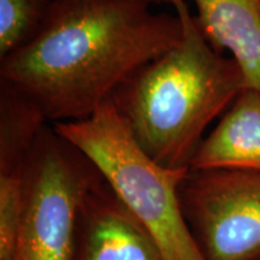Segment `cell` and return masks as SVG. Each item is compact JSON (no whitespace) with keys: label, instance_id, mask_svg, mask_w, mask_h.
<instances>
[{"label":"cell","instance_id":"1","mask_svg":"<svg viewBox=\"0 0 260 260\" xmlns=\"http://www.w3.org/2000/svg\"><path fill=\"white\" fill-rule=\"evenodd\" d=\"M180 16L136 0H52L34 38L0 59V82L51 123L86 119L182 39Z\"/></svg>","mask_w":260,"mask_h":260},{"label":"cell","instance_id":"8","mask_svg":"<svg viewBox=\"0 0 260 260\" xmlns=\"http://www.w3.org/2000/svg\"><path fill=\"white\" fill-rule=\"evenodd\" d=\"M234 169L260 174V92L245 88L195 153L190 170Z\"/></svg>","mask_w":260,"mask_h":260},{"label":"cell","instance_id":"5","mask_svg":"<svg viewBox=\"0 0 260 260\" xmlns=\"http://www.w3.org/2000/svg\"><path fill=\"white\" fill-rule=\"evenodd\" d=\"M180 201L204 260H260L259 172L189 170Z\"/></svg>","mask_w":260,"mask_h":260},{"label":"cell","instance_id":"7","mask_svg":"<svg viewBox=\"0 0 260 260\" xmlns=\"http://www.w3.org/2000/svg\"><path fill=\"white\" fill-rule=\"evenodd\" d=\"M195 22L214 50L228 52L246 88L260 92V0H193Z\"/></svg>","mask_w":260,"mask_h":260},{"label":"cell","instance_id":"4","mask_svg":"<svg viewBox=\"0 0 260 260\" xmlns=\"http://www.w3.org/2000/svg\"><path fill=\"white\" fill-rule=\"evenodd\" d=\"M102 178L76 146L45 125L24 165L23 207L9 260H73L81 207Z\"/></svg>","mask_w":260,"mask_h":260},{"label":"cell","instance_id":"10","mask_svg":"<svg viewBox=\"0 0 260 260\" xmlns=\"http://www.w3.org/2000/svg\"><path fill=\"white\" fill-rule=\"evenodd\" d=\"M24 165L0 168V260H9L17 236L23 207Z\"/></svg>","mask_w":260,"mask_h":260},{"label":"cell","instance_id":"6","mask_svg":"<svg viewBox=\"0 0 260 260\" xmlns=\"http://www.w3.org/2000/svg\"><path fill=\"white\" fill-rule=\"evenodd\" d=\"M73 260H168L161 246L102 178L81 207Z\"/></svg>","mask_w":260,"mask_h":260},{"label":"cell","instance_id":"9","mask_svg":"<svg viewBox=\"0 0 260 260\" xmlns=\"http://www.w3.org/2000/svg\"><path fill=\"white\" fill-rule=\"evenodd\" d=\"M52 0H0V59L37 35Z\"/></svg>","mask_w":260,"mask_h":260},{"label":"cell","instance_id":"11","mask_svg":"<svg viewBox=\"0 0 260 260\" xmlns=\"http://www.w3.org/2000/svg\"><path fill=\"white\" fill-rule=\"evenodd\" d=\"M136 2H142V3H147V4H170L174 6L176 4L177 0H136Z\"/></svg>","mask_w":260,"mask_h":260},{"label":"cell","instance_id":"2","mask_svg":"<svg viewBox=\"0 0 260 260\" xmlns=\"http://www.w3.org/2000/svg\"><path fill=\"white\" fill-rule=\"evenodd\" d=\"M176 46L133 75L112 98L138 144L169 169H190L204 133L246 88L232 58L206 40L184 0Z\"/></svg>","mask_w":260,"mask_h":260},{"label":"cell","instance_id":"3","mask_svg":"<svg viewBox=\"0 0 260 260\" xmlns=\"http://www.w3.org/2000/svg\"><path fill=\"white\" fill-rule=\"evenodd\" d=\"M51 124L93 162L119 200L153 234L168 260H204L180 201L181 184L190 169H169L149 157L112 100L86 119Z\"/></svg>","mask_w":260,"mask_h":260}]
</instances>
